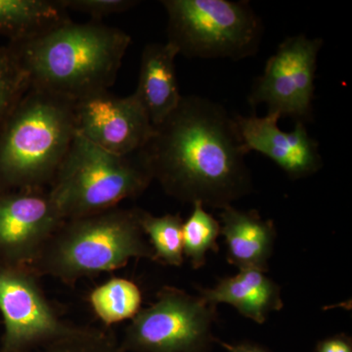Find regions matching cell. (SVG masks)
Returning <instances> with one entry per match:
<instances>
[{"label":"cell","instance_id":"1","mask_svg":"<svg viewBox=\"0 0 352 352\" xmlns=\"http://www.w3.org/2000/svg\"><path fill=\"white\" fill-rule=\"evenodd\" d=\"M141 152L154 180L183 203L223 210L252 191L235 116L205 97L183 96Z\"/></svg>","mask_w":352,"mask_h":352},{"label":"cell","instance_id":"2","mask_svg":"<svg viewBox=\"0 0 352 352\" xmlns=\"http://www.w3.org/2000/svg\"><path fill=\"white\" fill-rule=\"evenodd\" d=\"M131 43L118 28L69 20L36 38L9 44L32 88L78 101L112 87Z\"/></svg>","mask_w":352,"mask_h":352},{"label":"cell","instance_id":"3","mask_svg":"<svg viewBox=\"0 0 352 352\" xmlns=\"http://www.w3.org/2000/svg\"><path fill=\"white\" fill-rule=\"evenodd\" d=\"M75 101L30 88L0 126V192L48 190L76 134Z\"/></svg>","mask_w":352,"mask_h":352},{"label":"cell","instance_id":"4","mask_svg":"<svg viewBox=\"0 0 352 352\" xmlns=\"http://www.w3.org/2000/svg\"><path fill=\"white\" fill-rule=\"evenodd\" d=\"M140 208H113L64 220L30 264L39 277L73 286L80 279L126 266L154 252L140 226Z\"/></svg>","mask_w":352,"mask_h":352},{"label":"cell","instance_id":"5","mask_svg":"<svg viewBox=\"0 0 352 352\" xmlns=\"http://www.w3.org/2000/svg\"><path fill=\"white\" fill-rule=\"evenodd\" d=\"M153 180L142 152L119 156L76 131L48 191L67 220L118 207L144 193Z\"/></svg>","mask_w":352,"mask_h":352},{"label":"cell","instance_id":"6","mask_svg":"<svg viewBox=\"0 0 352 352\" xmlns=\"http://www.w3.org/2000/svg\"><path fill=\"white\" fill-rule=\"evenodd\" d=\"M168 43L190 59H247L256 55L263 22L248 1L163 0Z\"/></svg>","mask_w":352,"mask_h":352},{"label":"cell","instance_id":"7","mask_svg":"<svg viewBox=\"0 0 352 352\" xmlns=\"http://www.w3.org/2000/svg\"><path fill=\"white\" fill-rule=\"evenodd\" d=\"M217 318V307L201 296L164 286L132 318L120 346L124 352H210Z\"/></svg>","mask_w":352,"mask_h":352},{"label":"cell","instance_id":"8","mask_svg":"<svg viewBox=\"0 0 352 352\" xmlns=\"http://www.w3.org/2000/svg\"><path fill=\"white\" fill-rule=\"evenodd\" d=\"M323 41L305 34L288 36L279 44L248 96L252 108L264 104L268 113L305 122L312 116L317 61Z\"/></svg>","mask_w":352,"mask_h":352},{"label":"cell","instance_id":"9","mask_svg":"<svg viewBox=\"0 0 352 352\" xmlns=\"http://www.w3.org/2000/svg\"><path fill=\"white\" fill-rule=\"evenodd\" d=\"M29 266L0 264V312L4 333L0 352H15L32 342L63 332L62 320Z\"/></svg>","mask_w":352,"mask_h":352},{"label":"cell","instance_id":"10","mask_svg":"<svg viewBox=\"0 0 352 352\" xmlns=\"http://www.w3.org/2000/svg\"><path fill=\"white\" fill-rule=\"evenodd\" d=\"M76 131L102 149L129 156L142 151L154 132L138 96H116L109 90L75 101Z\"/></svg>","mask_w":352,"mask_h":352},{"label":"cell","instance_id":"11","mask_svg":"<svg viewBox=\"0 0 352 352\" xmlns=\"http://www.w3.org/2000/svg\"><path fill=\"white\" fill-rule=\"evenodd\" d=\"M63 221L48 190L0 192V264L30 266Z\"/></svg>","mask_w":352,"mask_h":352},{"label":"cell","instance_id":"12","mask_svg":"<svg viewBox=\"0 0 352 352\" xmlns=\"http://www.w3.org/2000/svg\"><path fill=\"white\" fill-rule=\"evenodd\" d=\"M235 118L248 154L254 151L267 157L291 179L309 177L323 166L318 142L305 122H296L293 131L286 132L278 126L281 118L275 113Z\"/></svg>","mask_w":352,"mask_h":352},{"label":"cell","instance_id":"13","mask_svg":"<svg viewBox=\"0 0 352 352\" xmlns=\"http://www.w3.org/2000/svg\"><path fill=\"white\" fill-rule=\"evenodd\" d=\"M221 210L220 235L226 238L228 263L240 270L267 272L277 236L272 220H264L256 210L232 206Z\"/></svg>","mask_w":352,"mask_h":352},{"label":"cell","instance_id":"14","mask_svg":"<svg viewBox=\"0 0 352 352\" xmlns=\"http://www.w3.org/2000/svg\"><path fill=\"white\" fill-rule=\"evenodd\" d=\"M178 51L170 43H149L142 51L138 96L154 126L164 122L182 99L176 75Z\"/></svg>","mask_w":352,"mask_h":352},{"label":"cell","instance_id":"15","mask_svg":"<svg viewBox=\"0 0 352 352\" xmlns=\"http://www.w3.org/2000/svg\"><path fill=\"white\" fill-rule=\"evenodd\" d=\"M199 292L210 305H232L245 318L258 324H263L271 312L284 307L280 287L256 270H240L235 276L220 279L214 288H200Z\"/></svg>","mask_w":352,"mask_h":352},{"label":"cell","instance_id":"16","mask_svg":"<svg viewBox=\"0 0 352 352\" xmlns=\"http://www.w3.org/2000/svg\"><path fill=\"white\" fill-rule=\"evenodd\" d=\"M61 0H0V36L9 43L36 38L71 20Z\"/></svg>","mask_w":352,"mask_h":352},{"label":"cell","instance_id":"17","mask_svg":"<svg viewBox=\"0 0 352 352\" xmlns=\"http://www.w3.org/2000/svg\"><path fill=\"white\" fill-rule=\"evenodd\" d=\"M88 302L108 328L136 316L142 305V293L131 280L113 277L90 292Z\"/></svg>","mask_w":352,"mask_h":352},{"label":"cell","instance_id":"18","mask_svg":"<svg viewBox=\"0 0 352 352\" xmlns=\"http://www.w3.org/2000/svg\"><path fill=\"white\" fill-rule=\"evenodd\" d=\"M15 352H124L112 330L71 325Z\"/></svg>","mask_w":352,"mask_h":352},{"label":"cell","instance_id":"19","mask_svg":"<svg viewBox=\"0 0 352 352\" xmlns=\"http://www.w3.org/2000/svg\"><path fill=\"white\" fill-rule=\"evenodd\" d=\"M182 217L179 214L155 217L141 210L140 226L149 238L153 261L170 266H182L184 261Z\"/></svg>","mask_w":352,"mask_h":352},{"label":"cell","instance_id":"20","mask_svg":"<svg viewBox=\"0 0 352 352\" xmlns=\"http://www.w3.org/2000/svg\"><path fill=\"white\" fill-rule=\"evenodd\" d=\"M219 235L220 222L205 210L203 204L194 203L193 210L182 226L183 254L194 270L205 265L208 252L219 251Z\"/></svg>","mask_w":352,"mask_h":352},{"label":"cell","instance_id":"21","mask_svg":"<svg viewBox=\"0 0 352 352\" xmlns=\"http://www.w3.org/2000/svg\"><path fill=\"white\" fill-rule=\"evenodd\" d=\"M30 88L29 76L12 46H0V126Z\"/></svg>","mask_w":352,"mask_h":352},{"label":"cell","instance_id":"22","mask_svg":"<svg viewBox=\"0 0 352 352\" xmlns=\"http://www.w3.org/2000/svg\"><path fill=\"white\" fill-rule=\"evenodd\" d=\"M61 2L67 10L87 14L94 19L126 12L140 3L135 0H61Z\"/></svg>","mask_w":352,"mask_h":352},{"label":"cell","instance_id":"23","mask_svg":"<svg viewBox=\"0 0 352 352\" xmlns=\"http://www.w3.org/2000/svg\"><path fill=\"white\" fill-rule=\"evenodd\" d=\"M316 352H352L351 338L346 335H337L321 340L317 344Z\"/></svg>","mask_w":352,"mask_h":352},{"label":"cell","instance_id":"24","mask_svg":"<svg viewBox=\"0 0 352 352\" xmlns=\"http://www.w3.org/2000/svg\"><path fill=\"white\" fill-rule=\"evenodd\" d=\"M217 342H219L220 346L224 347L227 352H267L261 349V347L256 346V344H247V342H245V344H231L220 342L219 340H217Z\"/></svg>","mask_w":352,"mask_h":352}]
</instances>
